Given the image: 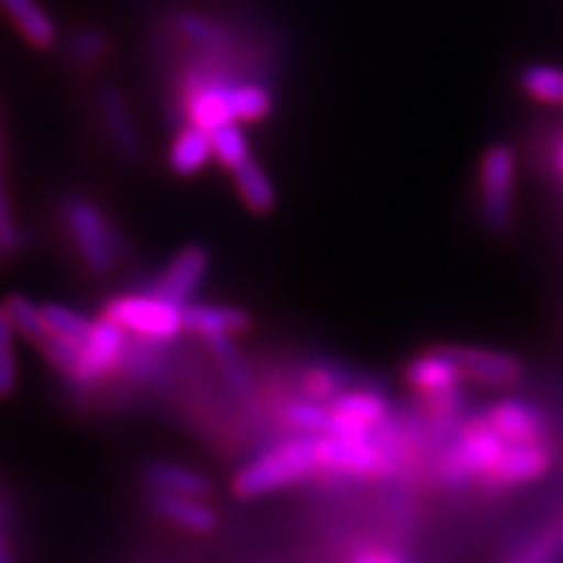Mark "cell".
Segmentation results:
<instances>
[{
  "instance_id": "1",
  "label": "cell",
  "mask_w": 563,
  "mask_h": 563,
  "mask_svg": "<svg viewBox=\"0 0 563 563\" xmlns=\"http://www.w3.org/2000/svg\"><path fill=\"white\" fill-rule=\"evenodd\" d=\"M319 439L321 435L300 433L277 443L258 460L245 464L235 477V490L245 498H253L308 477L319 467Z\"/></svg>"
},
{
  "instance_id": "2",
  "label": "cell",
  "mask_w": 563,
  "mask_h": 563,
  "mask_svg": "<svg viewBox=\"0 0 563 563\" xmlns=\"http://www.w3.org/2000/svg\"><path fill=\"white\" fill-rule=\"evenodd\" d=\"M63 222H66L70 243L79 251L84 266L91 274L104 277L115 269L121 235L95 201H89L87 196H68L63 201Z\"/></svg>"
},
{
  "instance_id": "3",
  "label": "cell",
  "mask_w": 563,
  "mask_h": 563,
  "mask_svg": "<svg viewBox=\"0 0 563 563\" xmlns=\"http://www.w3.org/2000/svg\"><path fill=\"white\" fill-rule=\"evenodd\" d=\"M509 449L501 435L488 426V420L481 418L456 439L439 464V481L449 488L475 481V477H490L493 470L498 467L501 456Z\"/></svg>"
},
{
  "instance_id": "4",
  "label": "cell",
  "mask_w": 563,
  "mask_h": 563,
  "mask_svg": "<svg viewBox=\"0 0 563 563\" xmlns=\"http://www.w3.org/2000/svg\"><path fill=\"white\" fill-rule=\"evenodd\" d=\"M125 332L146 342H170L183 329V308L157 298V295H118L104 306V313Z\"/></svg>"
},
{
  "instance_id": "5",
  "label": "cell",
  "mask_w": 563,
  "mask_h": 563,
  "mask_svg": "<svg viewBox=\"0 0 563 563\" xmlns=\"http://www.w3.org/2000/svg\"><path fill=\"white\" fill-rule=\"evenodd\" d=\"M517 157L506 144H493L481 159V214L493 232H506L514 217Z\"/></svg>"
},
{
  "instance_id": "6",
  "label": "cell",
  "mask_w": 563,
  "mask_h": 563,
  "mask_svg": "<svg viewBox=\"0 0 563 563\" xmlns=\"http://www.w3.org/2000/svg\"><path fill=\"white\" fill-rule=\"evenodd\" d=\"M384 449L373 433H327L319 439V467L334 475L368 477L384 464Z\"/></svg>"
},
{
  "instance_id": "7",
  "label": "cell",
  "mask_w": 563,
  "mask_h": 563,
  "mask_svg": "<svg viewBox=\"0 0 563 563\" xmlns=\"http://www.w3.org/2000/svg\"><path fill=\"white\" fill-rule=\"evenodd\" d=\"M129 332L123 327H118L115 321H110L108 316H102L100 321H95L87 342L81 344V361L76 368L70 382L79 386H91L102 382L108 373L121 368L125 355H129Z\"/></svg>"
},
{
  "instance_id": "8",
  "label": "cell",
  "mask_w": 563,
  "mask_h": 563,
  "mask_svg": "<svg viewBox=\"0 0 563 563\" xmlns=\"http://www.w3.org/2000/svg\"><path fill=\"white\" fill-rule=\"evenodd\" d=\"M211 266V256L203 245H186L167 262L159 277L152 282L150 292L157 298L173 302V306L186 308L191 306L194 292L199 290L207 279Z\"/></svg>"
},
{
  "instance_id": "9",
  "label": "cell",
  "mask_w": 563,
  "mask_h": 563,
  "mask_svg": "<svg viewBox=\"0 0 563 563\" xmlns=\"http://www.w3.org/2000/svg\"><path fill=\"white\" fill-rule=\"evenodd\" d=\"M329 410L332 433H373L389 418V402L376 389H344Z\"/></svg>"
},
{
  "instance_id": "10",
  "label": "cell",
  "mask_w": 563,
  "mask_h": 563,
  "mask_svg": "<svg viewBox=\"0 0 563 563\" xmlns=\"http://www.w3.org/2000/svg\"><path fill=\"white\" fill-rule=\"evenodd\" d=\"M483 418L488 420V426L509 446H519V443H545L543 412L534 405L525 402V399H501Z\"/></svg>"
},
{
  "instance_id": "11",
  "label": "cell",
  "mask_w": 563,
  "mask_h": 563,
  "mask_svg": "<svg viewBox=\"0 0 563 563\" xmlns=\"http://www.w3.org/2000/svg\"><path fill=\"white\" fill-rule=\"evenodd\" d=\"M460 363L462 376L483 386H514L522 378V363L509 352L488 347H449Z\"/></svg>"
},
{
  "instance_id": "12",
  "label": "cell",
  "mask_w": 563,
  "mask_h": 563,
  "mask_svg": "<svg viewBox=\"0 0 563 563\" xmlns=\"http://www.w3.org/2000/svg\"><path fill=\"white\" fill-rule=\"evenodd\" d=\"M251 327V316L243 308L220 306V302H191L183 308V329L188 334L214 340V336H235Z\"/></svg>"
},
{
  "instance_id": "13",
  "label": "cell",
  "mask_w": 563,
  "mask_h": 563,
  "mask_svg": "<svg viewBox=\"0 0 563 563\" xmlns=\"http://www.w3.org/2000/svg\"><path fill=\"white\" fill-rule=\"evenodd\" d=\"M462 378L464 376L460 363L454 361L452 350L449 347L426 352V355L415 357V361L407 365V382H410L415 389L426 394V397H439V394L456 391L460 389Z\"/></svg>"
},
{
  "instance_id": "14",
  "label": "cell",
  "mask_w": 563,
  "mask_h": 563,
  "mask_svg": "<svg viewBox=\"0 0 563 563\" xmlns=\"http://www.w3.org/2000/svg\"><path fill=\"white\" fill-rule=\"evenodd\" d=\"M553 464V454L545 443H519L509 446L488 477L496 485H525L540 481Z\"/></svg>"
},
{
  "instance_id": "15",
  "label": "cell",
  "mask_w": 563,
  "mask_h": 563,
  "mask_svg": "<svg viewBox=\"0 0 563 563\" xmlns=\"http://www.w3.org/2000/svg\"><path fill=\"white\" fill-rule=\"evenodd\" d=\"M100 112L104 121V131L123 159H141V136L136 123H133L129 104H125L123 91L118 87H102L100 91Z\"/></svg>"
},
{
  "instance_id": "16",
  "label": "cell",
  "mask_w": 563,
  "mask_h": 563,
  "mask_svg": "<svg viewBox=\"0 0 563 563\" xmlns=\"http://www.w3.org/2000/svg\"><path fill=\"white\" fill-rule=\"evenodd\" d=\"M3 9L30 45L40 47V51L55 45L58 30H55L51 13L42 9L37 0H3Z\"/></svg>"
},
{
  "instance_id": "17",
  "label": "cell",
  "mask_w": 563,
  "mask_h": 563,
  "mask_svg": "<svg viewBox=\"0 0 563 563\" xmlns=\"http://www.w3.org/2000/svg\"><path fill=\"white\" fill-rule=\"evenodd\" d=\"M214 157V144H211V133L186 125L178 136L173 139L170 146V170L175 175H196L207 167V162Z\"/></svg>"
},
{
  "instance_id": "18",
  "label": "cell",
  "mask_w": 563,
  "mask_h": 563,
  "mask_svg": "<svg viewBox=\"0 0 563 563\" xmlns=\"http://www.w3.org/2000/svg\"><path fill=\"white\" fill-rule=\"evenodd\" d=\"M146 483L152 485L154 493H173V496H191L203 498L209 493L207 477L196 473V470L183 467L173 462H152L144 470Z\"/></svg>"
},
{
  "instance_id": "19",
  "label": "cell",
  "mask_w": 563,
  "mask_h": 563,
  "mask_svg": "<svg viewBox=\"0 0 563 563\" xmlns=\"http://www.w3.org/2000/svg\"><path fill=\"white\" fill-rule=\"evenodd\" d=\"M173 26L178 30L183 40L201 47L207 55H224L232 47V32L228 26H222L220 21L201 16V13L180 11L178 16H175Z\"/></svg>"
},
{
  "instance_id": "20",
  "label": "cell",
  "mask_w": 563,
  "mask_h": 563,
  "mask_svg": "<svg viewBox=\"0 0 563 563\" xmlns=\"http://www.w3.org/2000/svg\"><path fill=\"white\" fill-rule=\"evenodd\" d=\"M152 506L170 522L186 527L191 532L214 530V511L203 506L199 498L173 496V493H154Z\"/></svg>"
},
{
  "instance_id": "21",
  "label": "cell",
  "mask_w": 563,
  "mask_h": 563,
  "mask_svg": "<svg viewBox=\"0 0 563 563\" xmlns=\"http://www.w3.org/2000/svg\"><path fill=\"white\" fill-rule=\"evenodd\" d=\"M232 178H235V188L241 194V199L245 207L256 214H266V211L274 209L277 203V196H274V186L272 180L266 178V173L258 167L256 159L243 162L238 170H232Z\"/></svg>"
},
{
  "instance_id": "22",
  "label": "cell",
  "mask_w": 563,
  "mask_h": 563,
  "mask_svg": "<svg viewBox=\"0 0 563 563\" xmlns=\"http://www.w3.org/2000/svg\"><path fill=\"white\" fill-rule=\"evenodd\" d=\"M3 321H9L13 332L24 336V340L34 342L37 347L53 334L51 329H47L45 316H42V306H37V302L30 300L21 292L9 295V300H5V308H3Z\"/></svg>"
},
{
  "instance_id": "23",
  "label": "cell",
  "mask_w": 563,
  "mask_h": 563,
  "mask_svg": "<svg viewBox=\"0 0 563 563\" xmlns=\"http://www.w3.org/2000/svg\"><path fill=\"white\" fill-rule=\"evenodd\" d=\"M207 342L217 365H220L224 384L230 386V391L235 394L238 399H249L253 394L251 373L245 368L241 350L235 347L232 336H214V340H207Z\"/></svg>"
},
{
  "instance_id": "24",
  "label": "cell",
  "mask_w": 563,
  "mask_h": 563,
  "mask_svg": "<svg viewBox=\"0 0 563 563\" xmlns=\"http://www.w3.org/2000/svg\"><path fill=\"white\" fill-rule=\"evenodd\" d=\"M121 368L125 376L139 384H162L167 378V363L159 355V342L139 340L131 344Z\"/></svg>"
},
{
  "instance_id": "25",
  "label": "cell",
  "mask_w": 563,
  "mask_h": 563,
  "mask_svg": "<svg viewBox=\"0 0 563 563\" xmlns=\"http://www.w3.org/2000/svg\"><path fill=\"white\" fill-rule=\"evenodd\" d=\"M230 110L235 123H256L264 121L272 112V91L264 84L245 81V84H232L230 91Z\"/></svg>"
},
{
  "instance_id": "26",
  "label": "cell",
  "mask_w": 563,
  "mask_h": 563,
  "mask_svg": "<svg viewBox=\"0 0 563 563\" xmlns=\"http://www.w3.org/2000/svg\"><path fill=\"white\" fill-rule=\"evenodd\" d=\"M525 95L540 104H563V68L532 63L519 74Z\"/></svg>"
},
{
  "instance_id": "27",
  "label": "cell",
  "mask_w": 563,
  "mask_h": 563,
  "mask_svg": "<svg viewBox=\"0 0 563 563\" xmlns=\"http://www.w3.org/2000/svg\"><path fill=\"white\" fill-rule=\"evenodd\" d=\"M42 316H45L47 329H51L53 334L76 344L87 342L91 327H95V321H89L87 316H81L79 311H74V308L68 306H60V302H47V306H42Z\"/></svg>"
},
{
  "instance_id": "28",
  "label": "cell",
  "mask_w": 563,
  "mask_h": 563,
  "mask_svg": "<svg viewBox=\"0 0 563 563\" xmlns=\"http://www.w3.org/2000/svg\"><path fill=\"white\" fill-rule=\"evenodd\" d=\"M285 420L306 435L332 433V410L316 399H295L285 407Z\"/></svg>"
},
{
  "instance_id": "29",
  "label": "cell",
  "mask_w": 563,
  "mask_h": 563,
  "mask_svg": "<svg viewBox=\"0 0 563 563\" xmlns=\"http://www.w3.org/2000/svg\"><path fill=\"white\" fill-rule=\"evenodd\" d=\"M211 144H214V159L220 162L222 167H228L230 173L238 170L243 162L251 159L249 141H245V133L238 123H230L224 125V129L211 133Z\"/></svg>"
},
{
  "instance_id": "30",
  "label": "cell",
  "mask_w": 563,
  "mask_h": 563,
  "mask_svg": "<svg viewBox=\"0 0 563 563\" xmlns=\"http://www.w3.org/2000/svg\"><path fill=\"white\" fill-rule=\"evenodd\" d=\"M42 355L47 357V363L55 365L63 376L70 378L79 368V361H81V344L70 342V340H63L58 334H51L45 342L40 344Z\"/></svg>"
},
{
  "instance_id": "31",
  "label": "cell",
  "mask_w": 563,
  "mask_h": 563,
  "mask_svg": "<svg viewBox=\"0 0 563 563\" xmlns=\"http://www.w3.org/2000/svg\"><path fill=\"white\" fill-rule=\"evenodd\" d=\"M104 51H108V37L100 30H81L68 40L66 55L76 66H89V63L102 58Z\"/></svg>"
},
{
  "instance_id": "32",
  "label": "cell",
  "mask_w": 563,
  "mask_h": 563,
  "mask_svg": "<svg viewBox=\"0 0 563 563\" xmlns=\"http://www.w3.org/2000/svg\"><path fill=\"white\" fill-rule=\"evenodd\" d=\"M302 391H306V399H316V402H321V399H332L334 402L344 389H342L340 373L334 368H313L302 376Z\"/></svg>"
},
{
  "instance_id": "33",
  "label": "cell",
  "mask_w": 563,
  "mask_h": 563,
  "mask_svg": "<svg viewBox=\"0 0 563 563\" xmlns=\"http://www.w3.org/2000/svg\"><path fill=\"white\" fill-rule=\"evenodd\" d=\"M13 329L9 321L0 323V386L3 394H11L16 386V361H13Z\"/></svg>"
},
{
  "instance_id": "34",
  "label": "cell",
  "mask_w": 563,
  "mask_h": 563,
  "mask_svg": "<svg viewBox=\"0 0 563 563\" xmlns=\"http://www.w3.org/2000/svg\"><path fill=\"white\" fill-rule=\"evenodd\" d=\"M0 243H3V251L9 253H16L19 245H21V230L16 228V222H13V209H11V201L9 196L3 199V222H0Z\"/></svg>"
},
{
  "instance_id": "35",
  "label": "cell",
  "mask_w": 563,
  "mask_h": 563,
  "mask_svg": "<svg viewBox=\"0 0 563 563\" xmlns=\"http://www.w3.org/2000/svg\"><path fill=\"white\" fill-rule=\"evenodd\" d=\"M352 563H405V561L391 551H363L355 555V561Z\"/></svg>"
},
{
  "instance_id": "36",
  "label": "cell",
  "mask_w": 563,
  "mask_h": 563,
  "mask_svg": "<svg viewBox=\"0 0 563 563\" xmlns=\"http://www.w3.org/2000/svg\"><path fill=\"white\" fill-rule=\"evenodd\" d=\"M555 170H559V175L563 178V144L555 150Z\"/></svg>"
}]
</instances>
